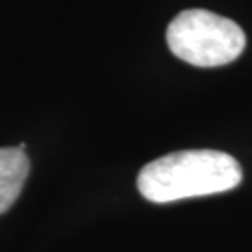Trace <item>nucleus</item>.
<instances>
[{
  "label": "nucleus",
  "mask_w": 252,
  "mask_h": 252,
  "mask_svg": "<svg viewBox=\"0 0 252 252\" xmlns=\"http://www.w3.org/2000/svg\"><path fill=\"white\" fill-rule=\"evenodd\" d=\"M243 170L232 155L217 150H183L148 162L136 187L153 204L209 196L235 189Z\"/></svg>",
  "instance_id": "f257e3e1"
},
{
  "label": "nucleus",
  "mask_w": 252,
  "mask_h": 252,
  "mask_svg": "<svg viewBox=\"0 0 252 252\" xmlns=\"http://www.w3.org/2000/svg\"><path fill=\"white\" fill-rule=\"evenodd\" d=\"M168 49L196 67H219L234 62L245 51L247 36L232 19L207 9H185L166 30Z\"/></svg>",
  "instance_id": "f03ea898"
},
{
  "label": "nucleus",
  "mask_w": 252,
  "mask_h": 252,
  "mask_svg": "<svg viewBox=\"0 0 252 252\" xmlns=\"http://www.w3.org/2000/svg\"><path fill=\"white\" fill-rule=\"evenodd\" d=\"M30 174V161L25 144L0 148V215L15 204Z\"/></svg>",
  "instance_id": "7ed1b4c3"
}]
</instances>
